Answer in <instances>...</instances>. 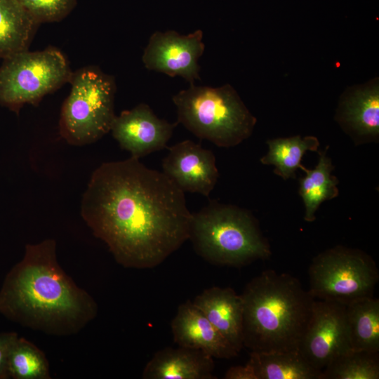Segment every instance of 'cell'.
Returning <instances> with one entry per match:
<instances>
[{
	"label": "cell",
	"mask_w": 379,
	"mask_h": 379,
	"mask_svg": "<svg viewBox=\"0 0 379 379\" xmlns=\"http://www.w3.org/2000/svg\"><path fill=\"white\" fill-rule=\"evenodd\" d=\"M269 150L260 161L263 164L274 165V173L284 180L294 178L295 171L305 168L300 162L307 151L316 152L319 146L318 139L314 136L300 135L287 138H276L267 142Z\"/></svg>",
	"instance_id": "21"
},
{
	"label": "cell",
	"mask_w": 379,
	"mask_h": 379,
	"mask_svg": "<svg viewBox=\"0 0 379 379\" xmlns=\"http://www.w3.org/2000/svg\"><path fill=\"white\" fill-rule=\"evenodd\" d=\"M309 292L315 300L352 301L373 297L379 272L371 256L364 252L335 246L313 258L308 269Z\"/></svg>",
	"instance_id": "8"
},
{
	"label": "cell",
	"mask_w": 379,
	"mask_h": 379,
	"mask_svg": "<svg viewBox=\"0 0 379 379\" xmlns=\"http://www.w3.org/2000/svg\"><path fill=\"white\" fill-rule=\"evenodd\" d=\"M172 100L177 108V123L218 147L239 145L251 135L256 123L230 84L216 88L191 84Z\"/></svg>",
	"instance_id": "5"
},
{
	"label": "cell",
	"mask_w": 379,
	"mask_h": 379,
	"mask_svg": "<svg viewBox=\"0 0 379 379\" xmlns=\"http://www.w3.org/2000/svg\"><path fill=\"white\" fill-rule=\"evenodd\" d=\"M350 350L346 305L314 300L311 317L299 346L300 354L321 371L333 359Z\"/></svg>",
	"instance_id": "9"
},
{
	"label": "cell",
	"mask_w": 379,
	"mask_h": 379,
	"mask_svg": "<svg viewBox=\"0 0 379 379\" xmlns=\"http://www.w3.org/2000/svg\"><path fill=\"white\" fill-rule=\"evenodd\" d=\"M346 321L352 350L379 352V300L364 298L346 305Z\"/></svg>",
	"instance_id": "19"
},
{
	"label": "cell",
	"mask_w": 379,
	"mask_h": 379,
	"mask_svg": "<svg viewBox=\"0 0 379 379\" xmlns=\"http://www.w3.org/2000/svg\"><path fill=\"white\" fill-rule=\"evenodd\" d=\"M8 372L13 379H50L48 361L35 345L19 337L8 356Z\"/></svg>",
	"instance_id": "23"
},
{
	"label": "cell",
	"mask_w": 379,
	"mask_h": 379,
	"mask_svg": "<svg viewBox=\"0 0 379 379\" xmlns=\"http://www.w3.org/2000/svg\"><path fill=\"white\" fill-rule=\"evenodd\" d=\"M98 311L93 298L61 267L53 239L27 244L23 258L7 274L0 289L4 317L51 335L77 333Z\"/></svg>",
	"instance_id": "2"
},
{
	"label": "cell",
	"mask_w": 379,
	"mask_h": 379,
	"mask_svg": "<svg viewBox=\"0 0 379 379\" xmlns=\"http://www.w3.org/2000/svg\"><path fill=\"white\" fill-rule=\"evenodd\" d=\"M171 331L178 346L201 350L213 358L228 359L239 353L192 301L179 306Z\"/></svg>",
	"instance_id": "13"
},
{
	"label": "cell",
	"mask_w": 379,
	"mask_h": 379,
	"mask_svg": "<svg viewBox=\"0 0 379 379\" xmlns=\"http://www.w3.org/2000/svg\"><path fill=\"white\" fill-rule=\"evenodd\" d=\"M338 120L355 136L372 139L379 134L378 79L364 86L350 88L343 95Z\"/></svg>",
	"instance_id": "16"
},
{
	"label": "cell",
	"mask_w": 379,
	"mask_h": 379,
	"mask_svg": "<svg viewBox=\"0 0 379 379\" xmlns=\"http://www.w3.org/2000/svg\"><path fill=\"white\" fill-rule=\"evenodd\" d=\"M192 302L220 335L238 352L244 347V308L241 295L231 288L213 286L197 295Z\"/></svg>",
	"instance_id": "14"
},
{
	"label": "cell",
	"mask_w": 379,
	"mask_h": 379,
	"mask_svg": "<svg viewBox=\"0 0 379 379\" xmlns=\"http://www.w3.org/2000/svg\"><path fill=\"white\" fill-rule=\"evenodd\" d=\"M163 173L183 192L208 197L219 177L214 154L186 140L168 147Z\"/></svg>",
	"instance_id": "12"
},
{
	"label": "cell",
	"mask_w": 379,
	"mask_h": 379,
	"mask_svg": "<svg viewBox=\"0 0 379 379\" xmlns=\"http://www.w3.org/2000/svg\"><path fill=\"white\" fill-rule=\"evenodd\" d=\"M241 297L244 347L257 352L299 350L315 299L298 279L267 270L247 284Z\"/></svg>",
	"instance_id": "3"
},
{
	"label": "cell",
	"mask_w": 379,
	"mask_h": 379,
	"mask_svg": "<svg viewBox=\"0 0 379 379\" xmlns=\"http://www.w3.org/2000/svg\"><path fill=\"white\" fill-rule=\"evenodd\" d=\"M71 90L64 101L59 120L60 135L72 145L96 142L110 131L116 83L114 77L97 66H86L73 72Z\"/></svg>",
	"instance_id": "6"
},
{
	"label": "cell",
	"mask_w": 379,
	"mask_h": 379,
	"mask_svg": "<svg viewBox=\"0 0 379 379\" xmlns=\"http://www.w3.org/2000/svg\"><path fill=\"white\" fill-rule=\"evenodd\" d=\"M189 239L200 256L215 265L240 267L271 255L248 211L214 200L192 213Z\"/></svg>",
	"instance_id": "4"
},
{
	"label": "cell",
	"mask_w": 379,
	"mask_h": 379,
	"mask_svg": "<svg viewBox=\"0 0 379 379\" xmlns=\"http://www.w3.org/2000/svg\"><path fill=\"white\" fill-rule=\"evenodd\" d=\"M72 73L64 54L55 47L6 58L0 67V106L17 114L25 104L36 106L69 82Z\"/></svg>",
	"instance_id": "7"
},
{
	"label": "cell",
	"mask_w": 379,
	"mask_h": 379,
	"mask_svg": "<svg viewBox=\"0 0 379 379\" xmlns=\"http://www.w3.org/2000/svg\"><path fill=\"white\" fill-rule=\"evenodd\" d=\"M225 379H256L253 368L247 362L244 366L230 367L224 375Z\"/></svg>",
	"instance_id": "26"
},
{
	"label": "cell",
	"mask_w": 379,
	"mask_h": 379,
	"mask_svg": "<svg viewBox=\"0 0 379 379\" xmlns=\"http://www.w3.org/2000/svg\"><path fill=\"white\" fill-rule=\"evenodd\" d=\"M81 215L115 260L149 269L189 239L192 213L184 192L139 159L102 163L92 173Z\"/></svg>",
	"instance_id": "1"
},
{
	"label": "cell",
	"mask_w": 379,
	"mask_h": 379,
	"mask_svg": "<svg viewBox=\"0 0 379 379\" xmlns=\"http://www.w3.org/2000/svg\"><path fill=\"white\" fill-rule=\"evenodd\" d=\"M18 338L15 332L0 333V379H8V360L10 351Z\"/></svg>",
	"instance_id": "25"
},
{
	"label": "cell",
	"mask_w": 379,
	"mask_h": 379,
	"mask_svg": "<svg viewBox=\"0 0 379 379\" xmlns=\"http://www.w3.org/2000/svg\"><path fill=\"white\" fill-rule=\"evenodd\" d=\"M213 357L195 349L178 346L158 351L147 363L145 379H213Z\"/></svg>",
	"instance_id": "15"
},
{
	"label": "cell",
	"mask_w": 379,
	"mask_h": 379,
	"mask_svg": "<svg viewBox=\"0 0 379 379\" xmlns=\"http://www.w3.org/2000/svg\"><path fill=\"white\" fill-rule=\"evenodd\" d=\"M202 39L201 29L187 35L174 30L156 31L144 50L142 62L149 70L171 77L179 76L190 85L194 84L196 80H201L198 60L205 49Z\"/></svg>",
	"instance_id": "10"
},
{
	"label": "cell",
	"mask_w": 379,
	"mask_h": 379,
	"mask_svg": "<svg viewBox=\"0 0 379 379\" xmlns=\"http://www.w3.org/2000/svg\"><path fill=\"white\" fill-rule=\"evenodd\" d=\"M326 151L319 152V162L313 170L303 169L306 175L300 180L299 194L305 206V220L312 222L319 205L338 194L337 178L331 174L333 169Z\"/></svg>",
	"instance_id": "20"
},
{
	"label": "cell",
	"mask_w": 379,
	"mask_h": 379,
	"mask_svg": "<svg viewBox=\"0 0 379 379\" xmlns=\"http://www.w3.org/2000/svg\"><path fill=\"white\" fill-rule=\"evenodd\" d=\"M39 25L18 0H0V58L28 50Z\"/></svg>",
	"instance_id": "17"
},
{
	"label": "cell",
	"mask_w": 379,
	"mask_h": 379,
	"mask_svg": "<svg viewBox=\"0 0 379 379\" xmlns=\"http://www.w3.org/2000/svg\"><path fill=\"white\" fill-rule=\"evenodd\" d=\"M40 25L58 22L74 8L77 0H18Z\"/></svg>",
	"instance_id": "24"
},
{
	"label": "cell",
	"mask_w": 379,
	"mask_h": 379,
	"mask_svg": "<svg viewBox=\"0 0 379 379\" xmlns=\"http://www.w3.org/2000/svg\"><path fill=\"white\" fill-rule=\"evenodd\" d=\"M248 362L256 379H321V371L312 366L299 350L251 352Z\"/></svg>",
	"instance_id": "18"
},
{
	"label": "cell",
	"mask_w": 379,
	"mask_h": 379,
	"mask_svg": "<svg viewBox=\"0 0 379 379\" xmlns=\"http://www.w3.org/2000/svg\"><path fill=\"white\" fill-rule=\"evenodd\" d=\"M378 352L350 350L321 371V379H378Z\"/></svg>",
	"instance_id": "22"
},
{
	"label": "cell",
	"mask_w": 379,
	"mask_h": 379,
	"mask_svg": "<svg viewBox=\"0 0 379 379\" xmlns=\"http://www.w3.org/2000/svg\"><path fill=\"white\" fill-rule=\"evenodd\" d=\"M177 124L158 118L148 105L140 103L116 116L110 131L123 149L140 159L166 148Z\"/></svg>",
	"instance_id": "11"
}]
</instances>
